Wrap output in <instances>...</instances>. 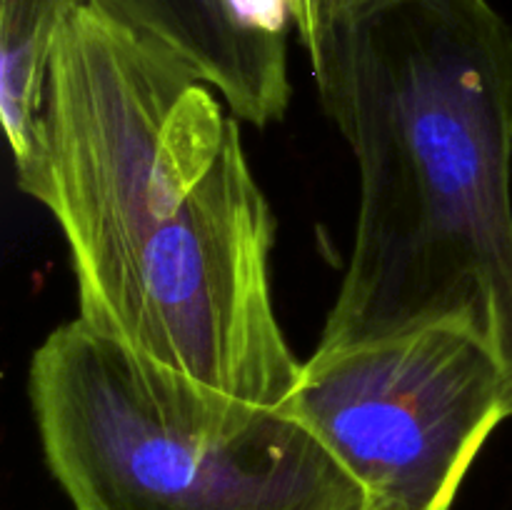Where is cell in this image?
<instances>
[{
    "instance_id": "6",
    "label": "cell",
    "mask_w": 512,
    "mask_h": 510,
    "mask_svg": "<svg viewBox=\"0 0 512 510\" xmlns=\"http://www.w3.org/2000/svg\"><path fill=\"white\" fill-rule=\"evenodd\" d=\"M85 3L90 0H0V115L15 170L38 143L55 35Z\"/></svg>"
},
{
    "instance_id": "4",
    "label": "cell",
    "mask_w": 512,
    "mask_h": 510,
    "mask_svg": "<svg viewBox=\"0 0 512 510\" xmlns=\"http://www.w3.org/2000/svg\"><path fill=\"white\" fill-rule=\"evenodd\" d=\"M285 410L363 488L370 510H450L512 418L498 350L455 320L315 348Z\"/></svg>"
},
{
    "instance_id": "7",
    "label": "cell",
    "mask_w": 512,
    "mask_h": 510,
    "mask_svg": "<svg viewBox=\"0 0 512 510\" xmlns=\"http://www.w3.org/2000/svg\"><path fill=\"white\" fill-rule=\"evenodd\" d=\"M350 3V0H290V15H293V28L303 20H308L310 15L323 13L328 8H338V5Z\"/></svg>"
},
{
    "instance_id": "8",
    "label": "cell",
    "mask_w": 512,
    "mask_h": 510,
    "mask_svg": "<svg viewBox=\"0 0 512 510\" xmlns=\"http://www.w3.org/2000/svg\"><path fill=\"white\" fill-rule=\"evenodd\" d=\"M365 510H370V508H368V505H365Z\"/></svg>"
},
{
    "instance_id": "2",
    "label": "cell",
    "mask_w": 512,
    "mask_h": 510,
    "mask_svg": "<svg viewBox=\"0 0 512 510\" xmlns=\"http://www.w3.org/2000/svg\"><path fill=\"white\" fill-rule=\"evenodd\" d=\"M358 165L318 348L465 323L512 375V28L488 0H350L295 25Z\"/></svg>"
},
{
    "instance_id": "1",
    "label": "cell",
    "mask_w": 512,
    "mask_h": 510,
    "mask_svg": "<svg viewBox=\"0 0 512 510\" xmlns=\"http://www.w3.org/2000/svg\"><path fill=\"white\" fill-rule=\"evenodd\" d=\"M213 85L98 5L50 50L18 188L63 233L78 318L133 353L285 408L300 363L270 283L275 215Z\"/></svg>"
},
{
    "instance_id": "5",
    "label": "cell",
    "mask_w": 512,
    "mask_h": 510,
    "mask_svg": "<svg viewBox=\"0 0 512 510\" xmlns=\"http://www.w3.org/2000/svg\"><path fill=\"white\" fill-rule=\"evenodd\" d=\"M110 18L183 60L253 128L290 105V0H90Z\"/></svg>"
},
{
    "instance_id": "3",
    "label": "cell",
    "mask_w": 512,
    "mask_h": 510,
    "mask_svg": "<svg viewBox=\"0 0 512 510\" xmlns=\"http://www.w3.org/2000/svg\"><path fill=\"white\" fill-rule=\"evenodd\" d=\"M45 465L75 510H365L290 410L133 353L80 318L30 358Z\"/></svg>"
}]
</instances>
